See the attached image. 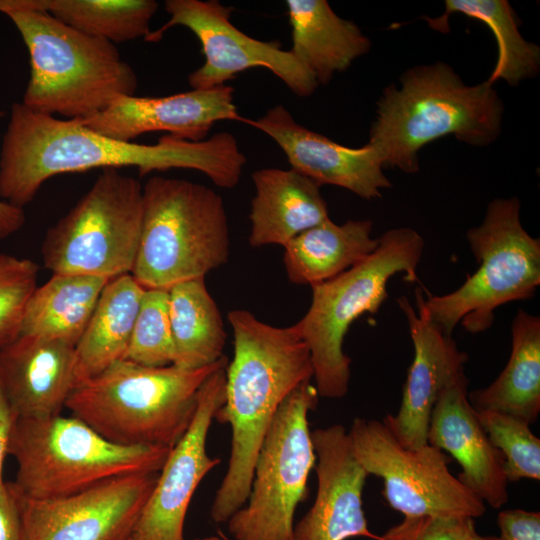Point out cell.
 I'll return each instance as SVG.
<instances>
[{"label":"cell","instance_id":"6da1fadb","mask_svg":"<svg viewBox=\"0 0 540 540\" xmlns=\"http://www.w3.org/2000/svg\"><path fill=\"white\" fill-rule=\"evenodd\" d=\"M246 161L227 131L196 142L164 135L155 144H140L14 103L1 144L0 198L23 208L55 175L120 167H136L140 176L192 169L230 189L239 183Z\"/></svg>","mask_w":540,"mask_h":540},{"label":"cell","instance_id":"7a4b0ae2","mask_svg":"<svg viewBox=\"0 0 540 540\" xmlns=\"http://www.w3.org/2000/svg\"><path fill=\"white\" fill-rule=\"evenodd\" d=\"M228 321L234 356L226 368L225 401L215 420L230 426L231 448L211 506L216 523L227 522L244 505L260 447L278 409L313 378L310 351L297 324L274 327L243 309L230 311Z\"/></svg>","mask_w":540,"mask_h":540},{"label":"cell","instance_id":"3957f363","mask_svg":"<svg viewBox=\"0 0 540 540\" xmlns=\"http://www.w3.org/2000/svg\"><path fill=\"white\" fill-rule=\"evenodd\" d=\"M399 81L385 87L369 133L383 168L418 172L420 149L446 135L478 147L498 138L504 106L487 80L467 85L438 61L406 70Z\"/></svg>","mask_w":540,"mask_h":540},{"label":"cell","instance_id":"277c9868","mask_svg":"<svg viewBox=\"0 0 540 540\" xmlns=\"http://www.w3.org/2000/svg\"><path fill=\"white\" fill-rule=\"evenodd\" d=\"M0 12L16 26L29 53L30 78L22 101L28 108L86 119L119 97L134 95L136 73L114 43L63 23L32 0H0Z\"/></svg>","mask_w":540,"mask_h":540},{"label":"cell","instance_id":"5b68a950","mask_svg":"<svg viewBox=\"0 0 540 540\" xmlns=\"http://www.w3.org/2000/svg\"><path fill=\"white\" fill-rule=\"evenodd\" d=\"M228 362L224 355L186 370L123 359L77 385L65 407L112 443L172 448L192 422L202 384Z\"/></svg>","mask_w":540,"mask_h":540},{"label":"cell","instance_id":"8992f818","mask_svg":"<svg viewBox=\"0 0 540 540\" xmlns=\"http://www.w3.org/2000/svg\"><path fill=\"white\" fill-rule=\"evenodd\" d=\"M378 247L364 260L338 276L312 285L311 304L296 324L306 342L319 397L343 398L349 389L351 358L343 350L352 323L374 314L388 297L387 283L397 273L418 281L424 240L412 228L386 231Z\"/></svg>","mask_w":540,"mask_h":540},{"label":"cell","instance_id":"52a82bcc","mask_svg":"<svg viewBox=\"0 0 540 540\" xmlns=\"http://www.w3.org/2000/svg\"><path fill=\"white\" fill-rule=\"evenodd\" d=\"M224 201L186 179L153 176L143 186L140 242L131 275L145 289L205 277L228 262Z\"/></svg>","mask_w":540,"mask_h":540},{"label":"cell","instance_id":"ba28073f","mask_svg":"<svg viewBox=\"0 0 540 540\" xmlns=\"http://www.w3.org/2000/svg\"><path fill=\"white\" fill-rule=\"evenodd\" d=\"M171 448L112 443L80 419L60 415L17 418L8 454L23 496L52 499L133 473L159 472Z\"/></svg>","mask_w":540,"mask_h":540},{"label":"cell","instance_id":"9c48e42d","mask_svg":"<svg viewBox=\"0 0 540 540\" xmlns=\"http://www.w3.org/2000/svg\"><path fill=\"white\" fill-rule=\"evenodd\" d=\"M517 197L497 198L482 223L468 230L478 269L455 291L427 294L421 300L430 320L449 336L460 323L469 333L486 331L494 311L509 302L531 298L540 285V239L524 229Z\"/></svg>","mask_w":540,"mask_h":540},{"label":"cell","instance_id":"30bf717a","mask_svg":"<svg viewBox=\"0 0 540 540\" xmlns=\"http://www.w3.org/2000/svg\"><path fill=\"white\" fill-rule=\"evenodd\" d=\"M143 186L103 169L90 189L45 233L41 255L53 274L112 279L131 274L140 242Z\"/></svg>","mask_w":540,"mask_h":540},{"label":"cell","instance_id":"8fae6325","mask_svg":"<svg viewBox=\"0 0 540 540\" xmlns=\"http://www.w3.org/2000/svg\"><path fill=\"white\" fill-rule=\"evenodd\" d=\"M318 398L307 381L278 409L260 447L248 498L227 521L234 540H294V514L316 461L308 414Z\"/></svg>","mask_w":540,"mask_h":540},{"label":"cell","instance_id":"7c38bea8","mask_svg":"<svg viewBox=\"0 0 540 540\" xmlns=\"http://www.w3.org/2000/svg\"><path fill=\"white\" fill-rule=\"evenodd\" d=\"M353 451L367 472L382 479L383 495L404 516L477 518L485 503L449 470L450 458L429 444L402 446L383 421L356 417L348 431Z\"/></svg>","mask_w":540,"mask_h":540},{"label":"cell","instance_id":"4fadbf2b","mask_svg":"<svg viewBox=\"0 0 540 540\" xmlns=\"http://www.w3.org/2000/svg\"><path fill=\"white\" fill-rule=\"evenodd\" d=\"M168 21L146 37L158 42L174 26L188 28L199 40L205 61L188 75L192 89L225 85L238 73L265 68L278 77L294 94L307 97L318 84L313 75L290 50L277 41H261L237 28L231 21L233 8L217 0H166Z\"/></svg>","mask_w":540,"mask_h":540},{"label":"cell","instance_id":"5bb4252c","mask_svg":"<svg viewBox=\"0 0 540 540\" xmlns=\"http://www.w3.org/2000/svg\"><path fill=\"white\" fill-rule=\"evenodd\" d=\"M158 473L122 475L52 499L22 495L25 540H126Z\"/></svg>","mask_w":540,"mask_h":540},{"label":"cell","instance_id":"9a60e30c","mask_svg":"<svg viewBox=\"0 0 540 540\" xmlns=\"http://www.w3.org/2000/svg\"><path fill=\"white\" fill-rule=\"evenodd\" d=\"M227 365L202 384L192 422L171 448L126 540H185L184 521L191 499L203 478L220 463L208 455L206 443L215 414L225 401Z\"/></svg>","mask_w":540,"mask_h":540},{"label":"cell","instance_id":"2e32d148","mask_svg":"<svg viewBox=\"0 0 540 540\" xmlns=\"http://www.w3.org/2000/svg\"><path fill=\"white\" fill-rule=\"evenodd\" d=\"M421 293L422 289L416 288V310L405 296L397 299L408 323L414 357L398 412L383 419L397 441L409 449L428 444L429 421L435 403L444 388L465 373L468 360L452 336L444 334L430 320L422 304Z\"/></svg>","mask_w":540,"mask_h":540},{"label":"cell","instance_id":"e0dca14e","mask_svg":"<svg viewBox=\"0 0 540 540\" xmlns=\"http://www.w3.org/2000/svg\"><path fill=\"white\" fill-rule=\"evenodd\" d=\"M317 492L313 505L294 526V540H346L372 533L363 510L367 472L357 459L348 431L340 424L311 431Z\"/></svg>","mask_w":540,"mask_h":540},{"label":"cell","instance_id":"ac0fdd59","mask_svg":"<svg viewBox=\"0 0 540 540\" xmlns=\"http://www.w3.org/2000/svg\"><path fill=\"white\" fill-rule=\"evenodd\" d=\"M242 122L271 137L291 169L320 187L335 185L367 200L380 198L381 190L391 187L370 144L358 148L341 145L299 124L282 105L268 109L256 120L243 118Z\"/></svg>","mask_w":540,"mask_h":540},{"label":"cell","instance_id":"d6986e66","mask_svg":"<svg viewBox=\"0 0 540 540\" xmlns=\"http://www.w3.org/2000/svg\"><path fill=\"white\" fill-rule=\"evenodd\" d=\"M242 119L234 103L233 87L221 85L164 97L122 96L100 113L75 120L123 141L161 131L196 142L205 140L216 122Z\"/></svg>","mask_w":540,"mask_h":540},{"label":"cell","instance_id":"ffe728a7","mask_svg":"<svg viewBox=\"0 0 540 540\" xmlns=\"http://www.w3.org/2000/svg\"><path fill=\"white\" fill-rule=\"evenodd\" d=\"M427 443L448 452L461 466L458 480L484 503L500 508L508 501L503 457L490 442L468 400L465 373L441 392L432 410Z\"/></svg>","mask_w":540,"mask_h":540},{"label":"cell","instance_id":"44dd1931","mask_svg":"<svg viewBox=\"0 0 540 540\" xmlns=\"http://www.w3.org/2000/svg\"><path fill=\"white\" fill-rule=\"evenodd\" d=\"M0 384L17 418L60 415L77 384L75 346L20 335L0 348Z\"/></svg>","mask_w":540,"mask_h":540},{"label":"cell","instance_id":"7402d4cb","mask_svg":"<svg viewBox=\"0 0 540 540\" xmlns=\"http://www.w3.org/2000/svg\"><path fill=\"white\" fill-rule=\"evenodd\" d=\"M255 195L251 201L252 247L278 244L329 218L320 186L293 169L264 168L252 173Z\"/></svg>","mask_w":540,"mask_h":540},{"label":"cell","instance_id":"603a6c76","mask_svg":"<svg viewBox=\"0 0 540 540\" xmlns=\"http://www.w3.org/2000/svg\"><path fill=\"white\" fill-rule=\"evenodd\" d=\"M292 31L291 52L326 85L358 57L369 52L371 41L352 21L338 16L326 0H287Z\"/></svg>","mask_w":540,"mask_h":540},{"label":"cell","instance_id":"cb8c5ba5","mask_svg":"<svg viewBox=\"0 0 540 540\" xmlns=\"http://www.w3.org/2000/svg\"><path fill=\"white\" fill-rule=\"evenodd\" d=\"M371 232V220L338 225L330 218L303 231L283 246L288 279L312 286L338 276L378 247L379 239H373Z\"/></svg>","mask_w":540,"mask_h":540},{"label":"cell","instance_id":"d4e9b609","mask_svg":"<svg viewBox=\"0 0 540 540\" xmlns=\"http://www.w3.org/2000/svg\"><path fill=\"white\" fill-rule=\"evenodd\" d=\"M144 291L130 273L107 282L75 346L76 386L125 359Z\"/></svg>","mask_w":540,"mask_h":540},{"label":"cell","instance_id":"484cf974","mask_svg":"<svg viewBox=\"0 0 540 540\" xmlns=\"http://www.w3.org/2000/svg\"><path fill=\"white\" fill-rule=\"evenodd\" d=\"M511 336L503 371L489 386L468 392V400L476 411L509 414L530 425L540 413V318L518 309Z\"/></svg>","mask_w":540,"mask_h":540},{"label":"cell","instance_id":"4316f807","mask_svg":"<svg viewBox=\"0 0 540 540\" xmlns=\"http://www.w3.org/2000/svg\"><path fill=\"white\" fill-rule=\"evenodd\" d=\"M109 279L80 274H53L31 294L21 334L76 346Z\"/></svg>","mask_w":540,"mask_h":540},{"label":"cell","instance_id":"83f0119b","mask_svg":"<svg viewBox=\"0 0 540 540\" xmlns=\"http://www.w3.org/2000/svg\"><path fill=\"white\" fill-rule=\"evenodd\" d=\"M169 317L176 367L192 370L220 360L226 331L205 277L183 281L168 289Z\"/></svg>","mask_w":540,"mask_h":540},{"label":"cell","instance_id":"f1b7e54d","mask_svg":"<svg viewBox=\"0 0 540 540\" xmlns=\"http://www.w3.org/2000/svg\"><path fill=\"white\" fill-rule=\"evenodd\" d=\"M453 13H462L485 23L497 41L498 56L487 79L491 84L502 79L509 85L535 77L540 69V49L526 41L518 29L519 22L506 0H446L445 11L437 18L424 17L433 30L447 33L448 19Z\"/></svg>","mask_w":540,"mask_h":540},{"label":"cell","instance_id":"f546056e","mask_svg":"<svg viewBox=\"0 0 540 540\" xmlns=\"http://www.w3.org/2000/svg\"><path fill=\"white\" fill-rule=\"evenodd\" d=\"M32 3L63 23L114 44L145 39L159 5L154 0H32Z\"/></svg>","mask_w":540,"mask_h":540},{"label":"cell","instance_id":"4dcf8cb0","mask_svg":"<svg viewBox=\"0 0 540 540\" xmlns=\"http://www.w3.org/2000/svg\"><path fill=\"white\" fill-rule=\"evenodd\" d=\"M490 442L503 457L508 482L540 479V439L525 421L496 411H476Z\"/></svg>","mask_w":540,"mask_h":540},{"label":"cell","instance_id":"1f68e13d","mask_svg":"<svg viewBox=\"0 0 540 540\" xmlns=\"http://www.w3.org/2000/svg\"><path fill=\"white\" fill-rule=\"evenodd\" d=\"M125 359L150 367L173 364L174 343L167 289H145Z\"/></svg>","mask_w":540,"mask_h":540},{"label":"cell","instance_id":"d6a6232c","mask_svg":"<svg viewBox=\"0 0 540 540\" xmlns=\"http://www.w3.org/2000/svg\"><path fill=\"white\" fill-rule=\"evenodd\" d=\"M38 276L39 266L33 260L0 252V348L20 336Z\"/></svg>","mask_w":540,"mask_h":540},{"label":"cell","instance_id":"836d02e7","mask_svg":"<svg viewBox=\"0 0 540 540\" xmlns=\"http://www.w3.org/2000/svg\"><path fill=\"white\" fill-rule=\"evenodd\" d=\"M475 531L469 517L404 516L380 540H468Z\"/></svg>","mask_w":540,"mask_h":540},{"label":"cell","instance_id":"e575fe53","mask_svg":"<svg viewBox=\"0 0 540 540\" xmlns=\"http://www.w3.org/2000/svg\"><path fill=\"white\" fill-rule=\"evenodd\" d=\"M0 540H25L22 494L9 481L0 486Z\"/></svg>","mask_w":540,"mask_h":540},{"label":"cell","instance_id":"d590c367","mask_svg":"<svg viewBox=\"0 0 540 540\" xmlns=\"http://www.w3.org/2000/svg\"><path fill=\"white\" fill-rule=\"evenodd\" d=\"M500 540H540V513L508 509L497 516Z\"/></svg>","mask_w":540,"mask_h":540},{"label":"cell","instance_id":"8d00e7d4","mask_svg":"<svg viewBox=\"0 0 540 540\" xmlns=\"http://www.w3.org/2000/svg\"><path fill=\"white\" fill-rule=\"evenodd\" d=\"M16 419L0 384V486L5 482L3 466L6 456L9 455V442Z\"/></svg>","mask_w":540,"mask_h":540},{"label":"cell","instance_id":"74e56055","mask_svg":"<svg viewBox=\"0 0 540 540\" xmlns=\"http://www.w3.org/2000/svg\"><path fill=\"white\" fill-rule=\"evenodd\" d=\"M25 219L23 208L0 198V240L6 239L21 230Z\"/></svg>","mask_w":540,"mask_h":540},{"label":"cell","instance_id":"f35d334b","mask_svg":"<svg viewBox=\"0 0 540 540\" xmlns=\"http://www.w3.org/2000/svg\"><path fill=\"white\" fill-rule=\"evenodd\" d=\"M468 540H500L498 537L493 536H481L475 531Z\"/></svg>","mask_w":540,"mask_h":540},{"label":"cell","instance_id":"ab89813d","mask_svg":"<svg viewBox=\"0 0 540 540\" xmlns=\"http://www.w3.org/2000/svg\"><path fill=\"white\" fill-rule=\"evenodd\" d=\"M193 540H223V538L219 534V536L212 535V536H207V537H203V538H197V539H193Z\"/></svg>","mask_w":540,"mask_h":540},{"label":"cell","instance_id":"60d3db41","mask_svg":"<svg viewBox=\"0 0 540 540\" xmlns=\"http://www.w3.org/2000/svg\"><path fill=\"white\" fill-rule=\"evenodd\" d=\"M220 534V536L223 538V540H229L223 533L221 532H218Z\"/></svg>","mask_w":540,"mask_h":540}]
</instances>
